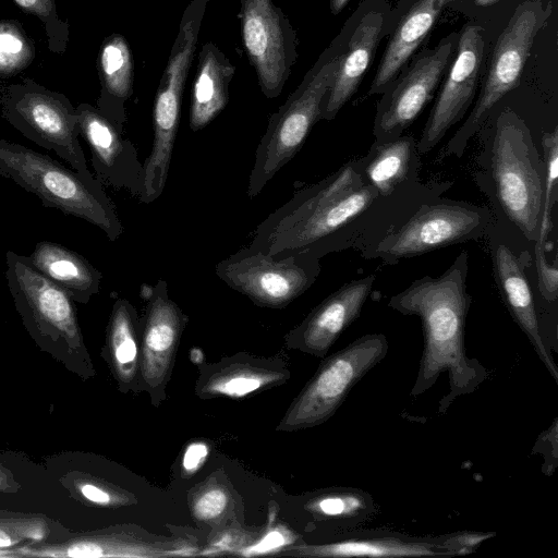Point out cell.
<instances>
[{
  "label": "cell",
  "instance_id": "cell-1",
  "mask_svg": "<svg viewBox=\"0 0 558 558\" xmlns=\"http://www.w3.org/2000/svg\"><path fill=\"white\" fill-rule=\"evenodd\" d=\"M378 195L364 181L356 159L298 190L256 228L251 248L274 257L305 254L320 259L368 240Z\"/></svg>",
  "mask_w": 558,
  "mask_h": 558
},
{
  "label": "cell",
  "instance_id": "cell-2",
  "mask_svg": "<svg viewBox=\"0 0 558 558\" xmlns=\"http://www.w3.org/2000/svg\"><path fill=\"white\" fill-rule=\"evenodd\" d=\"M468 269L469 254L462 251L442 275L416 279L387 304L422 322L424 348L411 395L424 393L440 374L448 375L449 391L439 401V413L447 412L457 398L474 392L488 377L480 361L465 353V319L472 302L466 290Z\"/></svg>",
  "mask_w": 558,
  "mask_h": 558
},
{
  "label": "cell",
  "instance_id": "cell-3",
  "mask_svg": "<svg viewBox=\"0 0 558 558\" xmlns=\"http://www.w3.org/2000/svg\"><path fill=\"white\" fill-rule=\"evenodd\" d=\"M482 130L480 169L474 180L487 195L499 222L527 243L541 234L545 165L523 119L505 109Z\"/></svg>",
  "mask_w": 558,
  "mask_h": 558
},
{
  "label": "cell",
  "instance_id": "cell-4",
  "mask_svg": "<svg viewBox=\"0 0 558 558\" xmlns=\"http://www.w3.org/2000/svg\"><path fill=\"white\" fill-rule=\"evenodd\" d=\"M5 278L16 312L36 345L83 380L96 376L75 302L27 256L5 253Z\"/></svg>",
  "mask_w": 558,
  "mask_h": 558
},
{
  "label": "cell",
  "instance_id": "cell-5",
  "mask_svg": "<svg viewBox=\"0 0 558 558\" xmlns=\"http://www.w3.org/2000/svg\"><path fill=\"white\" fill-rule=\"evenodd\" d=\"M0 175L36 195L44 207L83 219L110 241L123 233L114 203L96 178H85L48 155L0 140Z\"/></svg>",
  "mask_w": 558,
  "mask_h": 558
},
{
  "label": "cell",
  "instance_id": "cell-6",
  "mask_svg": "<svg viewBox=\"0 0 558 558\" xmlns=\"http://www.w3.org/2000/svg\"><path fill=\"white\" fill-rule=\"evenodd\" d=\"M208 1L190 0L187 3L160 77L153 108V146L143 163V191L138 199L144 204L155 202L166 186L180 125L183 90Z\"/></svg>",
  "mask_w": 558,
  "mask_h": 558
},
{
  "label": "cell",
  "instance_id": "cell-7",
  "mask_svg": "<svg viewBox=\"0 0 558 558\" xmlns=\"http://www.w3.org/2000/svg\"><path fill=\"white\" fill-rule=\"evenodd\" d=\"M487 206L440 196L424 202L397 228L361 253L366 259L396 265L452 244L476 241L494 223Z\"/></svg>",
  "mask_w": 558,
  "mask_h": 558
},
{
  "label": "cell",
  "instance_id": "cell-8",
  "mask_svg": "<svg viewBox=\"0 0 558 558\" xmlns=\"http://www.w3.org/2000/svg\"><path fill=\"white\" fill-rule=\"evenodd\" d=\"M342 53L316 65L286 102L271 114L255 151L248 177L247 195L256 197L275 174L302 148L314 124L320 119L324 98L332 84Z\"/></svg>",
  "mask_w": 558,
  "mask_h": 558
},
{
  "label": "cell",
  "instance_id": "cell-9",
  "mask_svg": "<svg viewBox=\"0 0 558 558\" xmlns=\"http://www.w3.org/2000/svg\"><path fill=\"white\" fill-rule=\"evenodd\" d=\"M387 352L385 335L368 333L324 359L293 399L276 430L295 432L328 421L353 387L385 359Z\"/></svg>",
  "mask_w": 558,
  "mask_h": 558
},
{
  "label": "cell",
  "instance_id": "cell-10",
  "mask_svg": "<svg viewBox=\"0 0 558 558\" xmlns=\"http://www.w3.org/2000/svg\"><path fill=\"white\" fill-rule=\"evenodd\" d=\"M322 270L319 259L305 254L274 257L248 245L220 260L215 272L228 287L255 305L283 308L308 290Z\"/></svg>",
  "mask_w": 558,
  "mask_h": 558
},
{
  "label": "cell",
  "instance_id": "cell-11",
  "mask_svg": "<svg viewBox=\"0 0 558 558\" xmlns=\"http://www.w3.org/2000/svg\"><path fill=\"white\" fill-rule=\"evenodd\" d=\"M544 21L538 2L518 7L493 51L487 77L470 116L447 143L442 157H461L468 143L486 123L494 106L513 89L523 71L535 35Z\"/></svg>",
  "mask_w": 558,
  "mask_h": 558
},
{
  "label": "cell",
  "instance_id": "cell-12",
  "mask_svg": "<svg viewBox=\"0 0 558 558\" xmlns=\"http://www.w3.org/2000/svg\"><path fill=\"white\" fill-rule=\"evenodd\" d=\"M494 532L462 531L413 536L387 530L352 529L323 543H296L278 555L292 557H454L473 553Z\"/></svg>",
  "mask_w": 558,
  "mask_h": 558
},
{
  "label": "cell",
  "instance_id": "cell-13",
  "mask_svg": "<svg viewBox=\"0 0 558 558\" xmlns=\"http://www.w3.org/2000/svg\"><path fill=\"white\" fill-rule=\"evenodd\" d=\"M243 46L265 97H278L294 65L298 38L290 20L272 0H240Z\"/></svg>",
  "mask_w": 558,
  "mask_h": 558
},
{
  "label": "cell",
  "instance_id": "cell-14",
  "mask_svg": "<svg viewBox=\"0 0 558 558\" xmlns=\"http://www.w3.org/2000/svg\"><path fill=\"white\" fill-rule=\"evenodd\" d=\"M197 549L189 538L159 536L137 525L120 524L57 542L26 543L11 548V551L13 558H160L194 556Z\"/></svg>",
  "mask_w": 558,
  "mask_h": 558
},
{
  "label": "cell",
  "instance_id": "cell-15",
  "mask_svg": "<svg viewBox=\"0 0 558 558\" xmlns=\"http://www.w3.org/2000/svg\"><path fill=\"white\" fill-rule=\"evenodd\" d=\"M141 296L146 301L141 319V384L151 404L159 407L166 400V387L189 316L169 296L162 279L154 286L143 284Z\"/></svg>",
  "mask_w": 558,
  "mask_h": 558
},
{
  "label": "cell",
  "instance_id": "cell-16",
  "mask_svg": "<svg viewBox=\"0 0 558 558\" xmlns=\"http://www.w3.org/2000/svg\"><path fill=\"white\" fill-rule=\"evenodd\" d=\"M457 40L451 34L434 49L423 51L383 93L373 126L375 142L395 140L414 122L451 64Z\"/></svg>",
  "mask_w": 558,
  "mask_h": 558
},
{
  "label": "cell",
  "instance_id": "cell-17",
  "mask_svg": "<svg viewBox=\"0 0 558 558\" xmlns=\"http://www.w3.org/2000/svg\"><path fill=\"white\" fill-rule=\"evenodd\" d=\"M456 47L445 82L417 143L420 155L429 153L444 138L464 117L474 98L484 52L482 29L474 24L465 25Z\"/></svg>",
  "mask_w": 558,
  "mask_h": 558
},
{
  "label": "cell",
  "instance_id": "cell-18",
  "mask_svg": "<svg viewBox=\"0 0 558 558\" xmlns=\"http://www.w3.org/2000/svg\"><path fill=\"white\" fill-rule=\"evenodd\" d=\"M486 235L494 278L501 299L549 375L558 384V366L542 338L536 304L525 272L532 256L527 250L517 253L506 233L501 232V228L496 226L495 221Z\"/></svg>",
  "mask_w": 558,
  "mask_h": 558
},
{
  "label": "cell",
  "instance_id": "cell-19",
  "mask_svg": "<svg viewBox=\"0 0 558 558\" xmlns=\"http://www.w3.org/2000/svg\"><path fill=\"white\" fill-rule=\"evenodd\" d=\"M80 134L92 154L96 179L138 198L143 191V163L134 144L123 136V126L93 108L78 111Z\"/></svg>",
  "mask_w": 558,
  "mask_h": 558
},
{
  "label": "cell",
  "instance_id": "cell-20",
  "mask_svg": "<svg viewBox=\"0 0 558 558\" xmlns=\"http://www.w3.org/2000/svg\"><path fill=\"white\" fill-rule=\"evenodd\" d=\"M375 280V275H367L332 292L284 336V347L325 357L340 335L359 318Z\"/></svg>",
  "mask_w": 558,
  "mask_h": 558
},
{
  "label": "cell",
  "instance_id": "cell-21",
  "mask_svg": "<svg viewBox=\"0 0 558 558\" xmlns=\"http://www.w3.org/2000/svg\"><path fill=\"white\" fill-rule=\"evenodd\" d=\"M10 122L27 138L56 153L73 170L85 178H94L78 141V113L54 99L32 95L13 106Z\"/></svg>",
  "mask_w": 558,
  "mask_h": 558
},
{
  "label": "cell",
  "instance_id": "cell-22",
  "mask_svg": "<svg viewBox=\"0 0 558 558\" xmlns=\"http://www.w3.org/2000/svg\"><path fill=\"white\" fill-rule=\"evenodd\" d=\"M290 377L282 359L240 352L215 363L198 364L194 392L202 400L240 399L281 386Z\"/></svg>",
  "mask_w": 558,
  "mask_h": 558
},
{
  "label": "cell",
  "instance_id": "cell-23",
  "mask_svg": "<svg viewBox=\"0 0 558 558\" xmlns=\"http://www.w3.org/2000/svg\"><path fill=\"white\" fill-rule=\"evenodd\" d=\"M385 16L380 10H368L357 22L347 52L330 85L320 110V119L332 120L352 97L367 71L378 46Z\"/></svg>",
  "mask_w": 558,
  "mask_h": 558
},
{
  "label": "cell",
  "instance_id": "cell-24",
  "mask_svg": "<svg viewBox=\"0 0 558 558\" xmlns=\"http://www.w3.org/2000/svg\"><path fill=\"white\" fill-rule=\"evenodd\" d=\"M141 319L132 303L119 298L112 305L101 355L118 389L123 393L141 392L140 376Z\"/></svg>",
  "mask_w": 558,
  "mask_h": 558
},
{
  "label": "cell",
  "instance_id": "cell-25",
  "mask_svg": "<svg viewBox=\"0 0 558 558\" xmlns=\"http://www.w3.org/2000/svg\"><path fill=\"white\" fill-rule=\"evenodd\" d=\"M356 160L364 181L378 197L390 196L420 182V154L413 136L401 135L386 143L374 141L368 153Z\"/></svg>",
  "mask_w": 558,
  "mask_h": 558
},
{
  "label": "cell",
  "instance_id": "cell-26",
  "mask_svg": "<svg viewBox=\"0 0 558 558\" xmlns=\"http://www.w3.org/2000/svg\"><path fill=\"white\" fill-rule=\"evenodd\" d=\"M450 0H416L392 33L368 95L384 93L397 78Z\"/></svg>",
  "mask_w": 558,
  "mask_h": 558
},
{
  "label": "cell",
  "instance_id": "cell-27",
  "mask_svg": "<svg viewBox=\"0 0 558 558\" xmlns=\"http://www.w3.org/2000/svg\"><path fill=\"white\" fill-rule=\"evenodd\" d=\"M235 66L214 43H206L198 53L190 107V129L207 126L227 106L229 85Z\"/></svg>",
  "mask_w": 558,
  "mask_h": 558
},
{
  "label": "cell",
  "instance_id": "cell-28",
  "mask_svg": "<svg viewBox=\"0 0 558 558\" xmlns=\"http://www.w3.org/2000/svg\"><path fill=\"white\" fill-rule=\"evenodd\" d=\"M27 258L76 303L87 304L100 291L102 274L83 255L61 244L40 241Z\"/></svg>",
  "mask_w": 558,
  "mask_h": 558
},
{
  "label": "cell",
  "instance_id": "cell-29",
  "mask_svg": "<svg viewBox=\"0 0 558 558\" xmlns=\"http://www.w3.org/2000/svg\"><path fill=\"white\" fill-rule=\"evenodd\" d=\"M301 508L313 522L341 533L356 529L377 511L373 496L355 487L315 490L304 497Z\"/></svg>",
  "mask_w": 558,
  "mask_h": 558
},
{
  "label": "cell",
  "instance_id": "cell-30",
  "mask_svg": "<svg viewBox=\"0 0 558 558\" xmlns=\"http://www.w3.org/2000/svg\"><path fill=\"white\" fill-rule=\"evenodd\" d=\"M101 69L107 90L101 112L123 126L126 121L124 104L133 93V60L129 45L122 37H114L104 46Z\"/></svg>",
  "mask_w": 558,
  "mask_h": 558
},
{
  "label": "cell",
  "instance_id": "cell-31",
  "mask_svg": "<svg viewBox=\"0 0 558 558\" xmlns=\"http://www.w3.org/2000/svg\"><path fill=\"white\" fill-rule=\"evenodd\" d=\"M240 501L229 481L219 472L189 493V509L192 518L213 527H227L236 522Z\"/></svg>",
  "mask_w": 558,
  "mask_h": 558
},
{
  "label": "cell",
  "instance_id": "cell-32",
  "mask_svg": "<svg viewBox=\"0 0 558 558\" xmlns=\"http://www.w3.org/2000/svg\"><path fill=\"white\" fill-rule=\"evenodd\" d=\"M60 482L73 498L85 505L120 508L136 504L135 496L130 492L87 473H69Z\"/></svg>",
  "mask_w": 558,
  "mask_h": 558
},
{
  "label": "cell",
  "instance_id": "cell-33",
  "mask_svg": "<svg viewBox=\"0 0 558 558\" xmlns=\"http://www.w3.org/2000/svg\"><path fill=\"white\" fill-rule=\"evenodd\" d=\"M53 525L52 520L44 514L0 510V550L49 541Z\"/></svg>",
  "mask_w": 558,
  "mask_h": 558
},
{
  "label": "cell",
  "instance_id": "cell-34",
  "mask_svg": "<svg viewBox=\"0 0 558 558\" xmlns=\"http://www.w3.org/2000/svg\"><path fill=\"white\" fill-rule=\"evenodd\" d=\"M545 165L544 204L541 220L539 238L547 239L551 230V210L557 198L558 178V129L545 132L542 136Z\"/></svg>",
  "mask_w": 558,
  "mask_h": 558
},
{
  "label": "cell",
  "instance_id": "cell-35",
  "mask_svg": "<svg viewBox=\"0 0 558 558\" xmlns=\"http://www.w3.org/2000/svg\"><path fill=\"white\" fill-rule=\"evenodd\" d=\"M545 242L538 239L533 244L534 264L541 295L547 303L555 304L558 296V270L556 262L550 265L546 257Z\"/></svg>",
  "mask_w": 558,
  "mask_h": 558
},
{
  "label": "cell",
  "instance_id": "cell-36",
  "mask_svg": "<svg viewBox=\"0 0 558 558\" xmlns=\"http://www.w3.org/2000/svg\"><path fill=\"white\" fill-rule=\"evenodd\" d=\"M293 544H296V536L292 531H287L284 527H274L269 529L258 541L252 542L250 546L242 547L239 554L242 556L269 554L276 550L281 551Z\"/></svg>",
  "mask_w": 558,
  "mask_h": 558
},
{
  "label": "cell",
  "instance_id": "cell-37",
  "mask_svg": "<svg viewBox=\"0 0 558 558\" xmlns=\"http://www.w3.org/2000/svg\"><path fill=\"white\" fill-rule=\"evenodd\" d=\"M557 429V418H555L551 426L539 434L532 450L534 453L543 456L544 464L542 470L548 476L556 471L558 464Z\"/></svg>",
  "mask_w": 558,
  "mask_h": 558
},
{
  "label": "cell",
  "instance_id": "cell-38",
  "mask_svg": "<svg viewBox=\"0 0 558 558\" xmlns=\"http://www.w3.org/2000/svg\"><path fill=\"white\" fill-rule=\"evenodd\" d=\"M208 454L209 446L205 441L190 442L183 452L182 476L190 477L196 473L206 462Z\"/></svg>",
  "mask_w": 558,
  "mask_h": 558
},
{
  "label": "cell",
  "instance_id": "cell-39",
  "mask_svg": "<svg viewBox=\"0 0 558 558\" xmlns=\"http://www.w3.org/2000/svg\"><path fill=\"white\" fill-rule=\"evenodd\" d=\"M21 489V484L13 473L0 463V493L14 494Z\"/></svg>",
  "mask_w": 558,
  "mask_h": 558
},
{
  "label": "cell",
  "instance_id": "cell-40",
  "mask_svg": "<svg viewBox=\"0 0 558 558\" xmlns=\"http://www.w3.org/2000/svg\"><path fill=\"white\" fill-rule=\"evenodd\" d=\"M0 49L10 53H17L22 49V43L11 34H0Z\"/></svg>",
  "mask_w": 558,
  "mask_h": 558
},
{
  "label": "cell",
  "instance_id": "cell-41",
  "mask_svg": "<svg viewBox=\"0 0 558 558\" xmlns=\"http://www.w3.org/2000/svg\"><path fill=\"white\" fill-rule=\"evenodd\" d=\"M349 0H330V11L332 14H338L347 5Z\"/></svg>",
  "mask_w": 558,
  "mask_h": 558
},
{
  "label": "cell",
  "instance_id": "cell-42",
  "mask_svg": "<svg viewBox=\"0 0 558 558\" xmlns=\"http://www.w3.org/2000/svg\"><path fill=\"white\" fill-rule=\"evenodd\" d=\"M497 1H499V0H474V2L480 7L490 5Z\"/></svg>",
  "mask_w": 558,
  "mask_h": 558
},
{
  "label": "cell",
  "instance_id": "cell-43",
  "mask_svg": "<svg viewBox=\"0 0 558 558\" xmlns=\"http://www.w3.org/2000/svg\"><path fill=\"white\" fill-rule=\"evenodd\" d=\"M19 4H21L22 7H31L33 5L36 0H15Z\"/></svg>",
  "mask_w": 558,
  "mask_h": 558
},
{
  "label": "cell",
  "instance_id": "cell-44",
  "mask_svg": "<svg viewBox=\"0 0 558 558\" xmlns=\"http://www.w3.org/2000/svg\"><path fill=\"white\" fill-rule=\"evenodd\" d=\"M160 1H162V0H160Z\"/></svg>",
  "mask_w": 558,
  "mask_h": 558
}]
</instances>
